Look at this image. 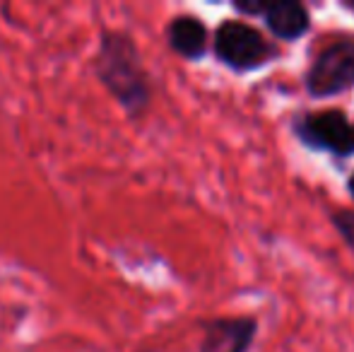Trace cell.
I'll return each mask as SVG.
<instances>
[{"mask_svg": "<svg viewBox=\"0 0 354 352\" xmlns=\"http://www.w3.org/2000/svg\"><path fill=\"white\" fill-rule=\"evenodd\" d=\"M350 85H354V41H340L321 53L308 75V89L316 97H328Z\"/></svg>", "mask_w": 354, "mask_h": 352, "instance_id": "cell-3", "label": "cell"}, {"mask_svg": "<svg viewBox=\"0 0 354 352\" xmlns=\"http://www.w3.org/2000/svg\"><path fill=\"white\" fill-rule=\"evenodd\" d=\"M268 8H270V3H243V0H239V3H236V10H241V12H248V15L268 12Z\"/></svg>", "mask_w": 354, "mask_h": 352, "instance_id": "cell-8", "label": "cell"}, {"mask_svg": "<svg viewBox=\"0 0 354 352\" xmlns=\"http://www.w3.org/2000/svg\"><path fill=\"white\" fill-rule=\"evenodd\" d=\"M306 133L316 145L337 155H347L354 150V128L340 111H323L311 116L306 123Z\"/></svg>", "mask_w": 354, "mask_h": 352, "instance_id": "cell-4", "label": "cell"}, {"mask_svg": "<svg viewBox=\"0 0 354 352\" xmlns=\"http://www.w3.org/2000/svg\"><path fill=\"white\" fill-rule=\"evenodd\" d=\"M94 71L128 113H140L147 106V77H145V71L140 66L136 44L126 34H104L97 61H94Z\"/></svg>", "mask_w": 354, "mask_h": 352, "instance_id": "cell-1", "label": "cell"}, {"mask_svg": "<svg viewBox=\"0 0 354 352\" xmlns=\"http://www.w3.org/2000/svg\"><path fill=\"white\" fill-rule=\"evenodd\" d=\"M350 191H352V196H354V176H352V181H350Z\"/></svg>", "mask_w": 354, "mask_h": 352, "instance_id": "cell-10", "label": "cell"}, {"mask_svg": "<svg viewBox=\"0 0 354 352\" xmlns=\"http://www.w3.org/2000/svg\"><path fill=\"white\" fill-rule=\"evenodd\" d=\"M266 17H268V27L282 39H297L308 29L306 10H304V5L294 3V0L270 3Z\"/></svg>", "mask_w": 354, "mask_h": 352, "instance_id": "cell-6", "label": "cell"}, {"mask_svg": "<svg viewBox=\"0 0 354 352\" xmlns=\"http://www.w3.org/2000/svg\"><path fill=\"white\" fill-rule=\"evenodd\" d=\"M256 335V324L251 319H219L205 331L201 352H246Z\"/></svg>", "mask_w": 354, "mask_h": 352, "instance_id": "cell-5", "label": "cell"}, {"mask_svg": "<svg viewBox=\"0 0 354 352\" xmlns=\"http://www.w3.org/2000/svg\"><path fill=\"white\" fill-rule=\"evenodd\" d=\"M337 225H340V230L345 232L347 239L354 241V215H342L340 220H337Z\"/></svg>", "mask_w": 354, "mask_h": 352, "instance_id": "cell-9", "label": "cell"}, {"mask_svg": "<svg viewBox=\"0 0 354 352\" xmlns=\"http://www.w3.org/2000/svg\"><path fill=\"white\" fill-rule=\"evenodd\" d=\"M217 56L232 68H256L266 61L268 46L253 27L243 22H224L214 39Z\"/></svg>", "mask_w": 354, "mask_h": 352, "instance_id": "cell-2", "label": "cell"}, {"mask_svg": "<svg viewBox=\"0 0 354 352\" xmlns=\"http://www.w3.org/2000/svg\"><path fill=\"white\" fill-rule=\"evenodd\" d=\"M207 32L196 17H176L169 27V44L186 58H201L205 53Z\"/></svg>", "mask_w": 354, "mask_h": 352, "instance_id": "cell-7", "label": "cell"}]
</instances>
